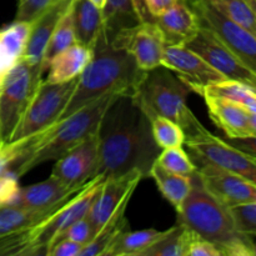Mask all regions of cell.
I'll list each match as a JSON object with an SVG mask.
<instances>
[{"mask_svg": "<svg viewBox=\"0 0 256 256\" xmlns=\"http://www.w3.org/2000/svg\"><path fill=\"white\" fill-rule=\"evenodd\" d=\"M102 12L104 22L102 34L108 42L122 28L132 26L140 22L132 0H106Z\"/></svg>", "mask_w": 256, "mask_h": 256, "instance_id": "cell-28", "label": "cell"}, {"mask_svg": "<svg viewBox=\"0 0 256 256\" xmlns=\"http://www.w3.org/2000/svg\"><path fill=\"white\" fill-rule=\"evenodd\" d=\"M156 162L168 172L185 176H192L198 170V165L190 159L188 152L182 150V146L162 149L158 156Z\"/></svg>", "mask_w": 256, "mask_h": 256, "instance_id": "cell-32", "label": "cell"}, {"mask_svg": "<svg viewBox=\"0 0 256 256\" xmlns=\"http://www.w3.org/2000/svg\"><path fill=\"white\" fill-rule=\"evenodd\" d=\"M76 82L78 78L62 84H49L42 79L22 119L18 122L9 142L42 134L52 126L69 102L76 86Z\"/></svg>", "mask_w": 256, "mask_h": 256, "instance_id": "cell-7", "label": "cell"}, {"mask_svg": "<svg viewBox=\"0 0 256 256\" xmlns=\"http://www.w3.org/2000/svg\"><path fill=\"white\" fill-rule=\"evenodd\" d=\"M178 0H145V5H146L149 15L154 19V18L164 14Z\"/></svg>", "mask_w": 256, "mask_h": 256, "instance_id": "cell-40", "label": "cell"}, {"mask_svg": "<svg viewBox=\"0 0 256 256\" xmlns=\"http://www.w3.org/2000/svg\"><path fill=\"white\" fill-rule=\"evenodd\" d=\"M200 22L209 28L250 70L256 74V35L232 22L206 0L190 2Z\"/></svg>", "mask_w": 256, "mask_h": 256, "instance_id": "cell-10", "label": "cell"}, {"mask_svg": "<svg viewBox=\"0 0 256 256\" xmlns=\"http://www.w3.org/2000/svg\"><path fill=\"white\" fill-rule=\"evenodd\" d=\"M209 112L210 119L226 138L252 136L249 128V112L239 102L218 96H202Z\"/></svg>", "mask_w": 256, "mask_h": 256, "instance_id": "cell-18", "label": "cell"}, {"mask_svg": "<svg viewBox=\"0 0 256 256\" xmlns=\"http://www.w3.org/2000/svg\"><path fill=\"white\" fill-rule=\"evenodd\" d=\"M246 2H249V4H250V5H252V0H246ZM252 8H254V6H252Z\"/></svg>", "mask_w": 256, "mask_h": 256, "instance_id": "cell-48", "label": "cell"}, {"mask_svg": "<svg viewBox=\"0 0 256 256\" xmlns=\"http://www.w3.org/2000/svg\"><path fill=\"white\" fill-rule=\"evenodd\" d=\"M186 256H222V252L212 242L195 234L189 245Z\"/></svg>", "mask_w": 256, "mask_h": 256, "instance_id": "cell-37", "label": "cell"}, {"mask_svg": "<svg viewBox=\"0 0 256 256\" xmlns=\"http://www.w3.org/2000/svg\"><path fill=\"white\" fill-rule=\"evenodd\" d=\"M132 4H134L135 12H136L138 16H139L140 22H146V20L152 19L149 15V12H148L145 0H132Z\"/></svg>", "mask_w": 256, "mask_h": 256, "instance_id": "cell-41", "label": "cell"}, {"mask_svg": "<svg viewBox=\"0 0 256 256\" xmlns=\"http://www.w3.org/2000/svg\"><path fill=\"white\" fill-rule=\"evenodd\" d=\"M94 55V49L80 42L70 45L62 52H58L46 65V76L44 82L49 84H62L76 79Z\"/></svg>", "mask_w": 256, "mask_h": 256, "instance_id": "cell-20", "label": "cell"}, {"mask_svg": "<svg viewBox=\"0 0 256 256\" xmlns=\"http://www.w3.org/2000/svg\"><path fill=\"white\" fill-rule=\"evenodd\" d=\"M160 152L135 92H125L112 102L100 125L95 176L106 179L139 170L149 178Z\"/></svg>", "mask_w": 256, "mask_h": 256, "instance_id": "cell-1", "label": "cell"}, {"mask_svg": "<svg viewBox=\"0 0 256 256\" xmlns=\"http://www.w3.org/2000/svg\"><path fill=\"white\" fill-rule=\"evenodd\" d=\"M149 178L155 180L162 196L175 208L176 212L182 208L192 186V176L168 172L156 162L152 166Z\"/></svg>", "mask_w": 256, "mask_h": 256, "instance_id": "cell-25", "label": "cell"}, {"mask_svg": "<svg viewBox=\"0 0 256 256\" xmlns=\"http://www.w3.org/2000/svg\"><path fill=\"white\" fill-rule=\"evenodd\" d=\"M154 22L162 32L166 44H186L199 32L202 22L185 0H178Z\"/></svg>", "mask_w": 256, "mask_h": 256, "instance_id": "cell-17", "label": "cell"}, {"mask_svg": "<svg viewBox=\"0 0 256 256\" xmlns=\"http://www.w3.org/2000/svg\"><path fill=\"white\" fill-rule=\"evenodd\" d=\"M242 106L249 112V114L256 115V92L244 102V104H242Z\"/></svg>", "mask_w": 256, "mask_h": 256, "instance_id": "cell-42", "label": "cell"}, {"mask_svg": "<svg viewBox=\"0 0 256 256\" xmlns=\"http://www.w3.org/2000/svg\"><path fill=\"white\" fill-rule=\"evenodd\" d=\"M135 98H136L138 104L140 105L142 110L149 119L152 136H154L155 142L160 149L162 150L168 149V148L182 146L185 144V132L176 122L152 112L150 108H148L142 102V99L136 94H135Z\"/></svg>", "mask_w": 256, "mask_h": 256, "instance_id": "cell-27", "label": "cell"}, {"mask_svg": "<svg viewBox=\"0 0 256 256\" xmlns=\"http://www.w3.org/2000/svg\"><path fill=\"white\" fill-rule=\"evenodd\" d=\"M95 236V229L92 226V222L89 220V218L84 216L82 219H79L78 222H75L74 224L70 225L68 228L66 232H64L62 238H68L70 240H74V242H79L82 246L86 245L88 242H92Z\"/></svg>", "mask_w": 256, "mask_h": 256, "instance_id": "cell-35", "label": "cell"}, {"mask_svg": "<svg viewBox=\"0 0 256 256\" xmlns=\"http://www.w3.org/2000/svg\"><path fill=\"white\" fill-rule=\"evenodd\" d=\"M194 232L185 225L178 222L170 228L164 238L145 250L142 256H186Z\"/></svg>", "mask_w": 256, "mask_h": 256, "instance_id": "cell-29", "label": "cell"}, {"mask_svg": "<svg viewBox=\"0 0 256 256\" xmlns=\"http://www.w3.org/2000/svg\"><path fill=\"white\" fill-rule=\"evenodd\" d=\"M162 66L176 72L179 79H182L192 92L199 86L225 80L219 72L185 44L165 45Z\"/></svg>", "mask_w": 256, "mask_h": 256, "instance_id": "cell-13", "label": "cell"}, {"mask_svg": "<svg viewBox=\"0 0 256 256\" xmlns=\"http://www.w3.org/2000/svg\"><path fill=\"white\" fill-rule=\"evenodd\" d=\"M72 18L76 42L94 49L102 34V12L90 0L72 2Z\"/></svg>", "mask_w": 256, "mask_h": 256, "instance_id": "cell-23", "label": "cell"}, {"mask_svg": "<svg viewBox=\"0 0 256 256\" xmlns=\"http://www.w3.org/2000/svg\"><path fill=\"white\" fill-rule=\"evenodd\" d=\"M0 144H2V142H0Z\"/></svg>", "mask_w": 256, "mask_h": 256, "instance_id": "cell-49", "label": "cell"}, {"mask_svg": "<svg viewBox=\"0 0 256 256\" xmlns=\"http://www.w3.org/2000/svg\"><path fill=\"white\" fill-rule=\"evenodd\" d=\"M132 194H129L124 202L118 206L114 214L104 224V226L98 232L94 239L86 245H84L79 256H105L115 240L122 232L128 230V222L125 219V210L132 199Z\"/></svg>", "mask_w": 256, "mask_h": 256, "instance_id": "cell-24", "label": "cell"}, {"mask_svg": "<svg viewBox=\"0 0 256 256\" xmlns=\"http://www.w3.org/2000/svg\"><path fill=\"white\" fill-rule=\"evenodd\" d=\"M44 74L42 65H32L22 58L5 75L0 85V142L2 144L9 142Z\"/></svg>", "mask_w": 256, "mask_h": 256, "instance_id": "cell-6", "label": "cell"}, {"mask_svg": "<svg viewBox=\"0 0 256 256\" xmlns=\"http://www.w3.org/2000/svg\"><path fill=\"white\" fill-rule=\"evenodd\" d=\"M98 159L99 132L56 159L52 175L70 186L85 184L95 178Z\"/></svg>", "mask_w": 256, "mask_h": 256, "instance_id": "cell-14", "label": "cell"}, {"mask_svg": "<svg viewBox=\"0 0 256 256\" xmlns=\"http://www.w3.org/2000/svg\"><path fill=\"white\" fill-rule=\"evenodd\" d=\"M176 212L178 222L212 242L222 256H252V238L238 229L232 209L215 198L196 174L192 175V190Z\"/></svg>", "mask_w": 256, "mask_h": 256, "instance_id": "cell-3", "label": "cell"}, {"mask_svg": "<svg viewBox=\"0 0 256 256\" xmlns=\"http://www.w3.org/2000/svg\"><path fill=\"white\" fill-rule=\"evenodd\" d=\"M255 92H256V90H255Z\"/></svg>", "mask_w": 256, "mask_h": 256, "instance_id": "cell-50", "label": "cell"}, {"mask_svg": "<svg viewBox=\"0 0 256 256\" xmlns=\"http://www.w3.org/2000/svg\"><path fill=\"white\" fill-rule=\"evenodd\" d=\"M56 0H18L15 20L32 22L44 14Z\"/></svg>", "mask_w": 256, "mask_h": 256, "instance_id": "cell-33", "label": "cell"}, {"mask_svg": "<svg viewBox=\"0 0 256 256\" xmlns=\"http://www.w3.org/2000/svg\"><path fill=\"white\" fill-rule=\"evenodd\" d=\"M185 144L196 162L222 168L256 184V160L242 150L216 136L205 126L185 138Z\"/></svg>", "mask_w": 256, "mask_h": 256, "instance_id": "cell-8", "label": "cell"}, {"mask_svg": "<svg viewBox=\"0 0 256 256\" xmlns=\"http://www.w3.org/2000/svg\"><path fill=\"white\" fill-rule=\"evenodd\" d=\"M232 22L256 35V10L246 0H206Z\"/></svg>", "mask_w": 256, "mask_h": 256, "instance_id": "cell-31", "label": "cell"}, {"mask_svg": "<svg viewBox=\"0 0 256 256\" xmlns=\"http://www.w3.org/2000/svg\"><path fill=\"white\" fill-rule=\"evenodd\" d=\"M20 192L19 179L12 174L0 176V208L14 205Z\"/></svg>", "mask_w": 256, "mask_h": 256, "instance_id": "cell-36", "label": "cell"}, {"mask_svg": "<svg viewBox=\"0 0 256 256\" xmlns=\"http://www.w3.org/2000/svg\"><path fill=\"white\" fill-rule=\"evenodd\" d=\"M238 229L248 236H256V202L230 208Z\"/></svg>", "mask_w": 256, "mask_h": 256, "instance_id": "cell-34", "label": "cell"}, {"mask_svg": "<svg viewBox=\"0 0 256 256\" xmlns=\"http://www.w3.org/2000/svg\"><path fill=\"white\" fill-rule=\"evenodd\" d=\"M249 128H250V134H252V136H256V115L255 114L249 115Z\"/></svg>", "mask_w": 256, "mask_h": 256, "instance_id": "cell-43", "label": "cell"}, {"mask_svg": "<svg viewBox=\"0 0 256 256\" xmlns=\"http://www.w3.org/2000/svg\"><path fill=\"white\" fill-rule=\"evenodd\" d=\"M72 2V0H56L44 14L32 22L22 54L25 62L32 65H42V58L48 42Z\"/></svg>", "mask_w": 256, "mask_h": 256, "instance_id": "cell-16", "label": "cell"}, {"mask_svg": "<svg viewBox=\"0 0 256 256\" xmlns=\"http://www.w3.org/2000/svg\"><path fill=\"white\" fill-rule=\"evenodd\" d=\"M82 249V244L68 238H62L52 245L46 256H79Z\"/></svg>", "mask_w": 256, "mask_h": 256, "instance_id": "cell-38", "label": "cell"}, {"mask_svg": "<svg viewBox=\"0 0 256 256\" xmlns=\"http://www.w3.org/2000/svg\"><path fill=\"white\" fill-rule=\"evenodd\" d=\"M195 174L202 184L226 206L256 202V184L245 178L210 164H202Z\"/></svg>", "mask_w": 256, "mask_h": 256, "instance_id": "cell-12", "label": "cell"}, {"mask_svg": "<svg viewBox=\"0 0 256 256\" xmlns=\"http://www.w3.org/2000/svg\"><path fill=\"white\" fill-rule=\"evenodd\" d=\"M146 74L148 72L139 69L132 55L112 48L102 34L92 59L78 76L76 86L56 122L105 94L136 92Z\"/></svg>", "mask_w": 256, "mask_h": 256, "instance_id": "cell-2", "label": "cell"}, {"mask_svg": "<svg viewBox=\"0 0 256 256\" xmlns=\"http://www.w3.org/2000/svg\"><path fill=\"white\" fill-rule=\"evenodd\" d=\"M190 92L192 89L182 79L172 76L168 69L160 66L148 72L135 94L152 112L176 122L186 138L204 126L188 106Z\"/></svg>", "mask_w": 256, "mask_h": 256, "instance_id": "cell-5", "label": "cell"}, {"mask_svg": "<svg viewBox=\"0 0 256 256\" xmlns=\"http://www.w3.org/2000/svg\"><path fill=\"white\" fill-rule=\"evenodd\" d=\"M144 179L139 170H132L119 176H110L102 182L88 212L95 229V235L112 218L115 210L129 194H134L140 180Z\"/></svg>", "mask_w": 256, "mask_h": 256, "instance_id": "cell-15", "label": "cell"}, {"mask_svg": "<svg viewBox=\"0 0 256 256\" xmlns=\"http://www.w3.org/2000/svg\"><path fill=\"white\" fill-rule=\"evenodd\" d=\"M185 2H186L188 4H190V2H196V0H185Z\"/></svg>", "mask_w": 256, "mask_h": 256, "instance_id": "cell-47", "label": "cell"}, {"mask_svg": "<svg viewBox=\"0 0 256 256\" xmlns=\"http://www.w3.org/2000/svg\"><path fill=\"white\" fill-rule=\"evenodd\" d=\"M252 6H254V9L256 10V0H252Z\"/></svg>", "mask_w": 256, "mask_h": 256, "instance_id": "cell-46", "label": "cell"}, {"mask_svg": "<svg viewBox=\"0 0 256 256\" xmlns=\"http://www.w3.org/2000/svg\"><path fill=\"white\" fill-rule=\"evenodd\" d=\"M89 182L76 185V186H70L58 178L50 175L44 182L20 188L19 195L14 205L30 208V209H42V208L50 206L68 198L74 196L80 190L84 189Z\"/></svg>", "mask_w": 256, "mask_h": 256, "instance_id": "cell-19", "label": "cell"}, {"mask_svg": "<svg viewBox=\"0 0 256 256\" xmlns=\"http://www.w3.org/2000/svg\"><path fill=\"white\" fill-rule=\"evenodd\" d=\"M168 232L169 229L164 232L156 229H144L136 232L125 230L115 240L105 256H142L145 250L164 238Z\"/></svg>", "mask_w": 256, "mask_h": 256, "instance_id": "cell-26", "label": "cell"}, {"mask_svg": "<svg viewBox=\"0 0 256 256\" xmlns=\"http://www.w3.org/2000/svg\"><path fill=\"white\" fill-rule=\"evenodd\" d=\"M225 79L244 82L256 90V74L250 70L209 28L202 24L199 32L186 42Z\"/></svg>", "mask_w": 256, "mask_h": 256, "instance_id": "cell-11", "label": "cell"}, {"mask_svg": "<svg viewBox=\"0 0 256 256\" xmlns=\"http://www.w3.org/2000/svg\"><path fill=\"white\" fill-rule=\"evenodd\" d=\"M90 2H92L95 6L99 8V9H102L105 5V2H106V0H90Z\"/></svg>", "mask_w": 256, "mask_h": 256, "instance_id": "cell-44", "label": "cell"}, {"mask_svg": "<svg viewBox=\"0 0 256 256\" xmlns=\"http://www.w3.org/2000/svg\"><path fill=\"white\" fill-rule=\"evenodd\" d=\"M109 42L115 49L124 50L132 55L139 69L144 72L162 66L166 42L154 19L122 28L110 38Z\"/></svg>", "mask_w": 256, "mask_h": 256, "instance_id": "cell-9", "label": "cell"}, {"mask_svg": "<svg viewBox=\"0 0 256 256\" xmlns=\"http://www.w3.org/2000/svg\"><path fill=\"white\" fill-rule=\"evenodd\" d=\"M252 256H256V242H254V249H252Z\"/></svg>", "mask_w": 256, "mask_h": 256, "instance_id": "cell-45", "label": "cell"}, {"mask_svg": "<svg viewBox=\"0 0 256 256\" xmlns=\"http://www.w3.org/2000/svg\"><path fill=\"white\" fill-rule=\"evenodd\" d=\"M122 94L125 92L102 95L45 130L22 156L14 170L15 176L19 179L42 162L59 159L65 152L96 134L108 109Z\"/></svg>", "mask_w": 256, "mask_h": 256, "instance_id": "cell-4", "label": "cell"}, {"mask_svg": "<svg viewBox=\"0 0 256 256\" xmlns=\"http://www.w3.org/2000/svg\"><path fill=\"white\" fill-rule=\"evenodd\" d=\"M74 2V0H72ZM72 2L66 12L62 16L60 22H58L52 38H50L48 46L45 49L44 58H42V69L46 70V65L58 52H62L64 49L69 48L70 45L76 42L74 28V18H72Z\"/></svg>", "mask_w": 256, "mask_h": 256, "instance_id": "cell-30", "label": "cell"}, {"mask_svg": "<svg viewBox=\"0 0 256 256\" xmlns=\"http://www.w3.org/2000/svg\"><path fill=\"white\" fill-rule=\"evenodd\" d=\"M76 195V194H75ZM74 195V196H75ZM72 196L62 200L50 206L42 208V209H30V208L18 206V205H5L0 208V238L12 232H20L32 225L46 219L52 214H54L58 209L62 206L66 202H69Z\"/></svg>", "mask_w": 256, "mask_h": 256, "instance_id": "cell-22", "label": "cell"}, {"mask_svg": "<svg viewBox=\"0 0 256 256\" xmlns=\"http://www.w3.org/2000/svg\"><path fill=\"white\" fill-rule=\"evenodd\" d=\"M32 24L14 20L0 29V85L9 70L22 58Z\"/></svg>", "mask_w": 256, "mask_h": 256, "instance_id": "cell-21", "label": "cell"}, {"mask_svg": "<svg viewBox=\"0 0 256 256\" xmlns=\"http://www.w3.org/2000/svg\"><path fill=\"white\" fill-rule=\"evenodd\" d=\"M228 142L238 149L242 150L244 152L249 154L250 156L256 160V136H248V138H238V139H232L226 138Z\"/></svg>", "mask_w": 256, "mask_h": 256, "instance_id": "cell-39", "label": "cell"}]
</instances>
